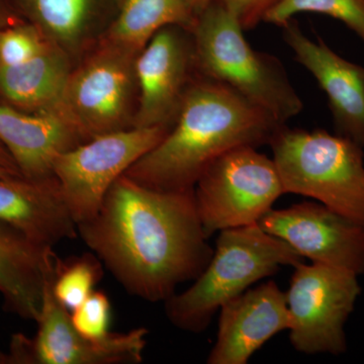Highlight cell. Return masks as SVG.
Segmentation results:
<instances>
[{
	"instance_id": "1",
	"label": "cell",
	"mask_w": 364,
	"mask_h": 364,
	"mask_svg": "<svg viewBox=\"0 0 364 364\" xmlns=\"http://www.w3.org/2000/svg\"><path fill=\"white\" fill-rule=\"evenodd\" d=\"M193 189L157 191L124 174L97 215L77 225L78 236L129 294L164 303L195 282L214 254Z\"/></svg>"
},
{
	"instance_id": "2",
	"label": "cell",
	"mask_w": 364,
	"mask_h": 364,
	"mask_svg": "<svg viewBox=\"0 0 364 364\" xmlns=\"http://www.w3.org/2000/svg\"><path fill=\"white\" fill-rule=\"evenodd\" d=\"M284 124L229 86L205 77L189 87L166 136L124 176L157 191H191L218 158L269 145Z\"/></svg>"
},
{
	"instance_id": "3",
	"label": "cell",
	"mask_w": 364,
	"mask_h": 364,
	"mask_svg": "<svg viewBox=\"0 0 364 364\" xmlns=\"http://www.w3.org/2000/svg\"><path fill=\"white\" fill-rule=\"evenodd\" d=\"M214 254L193 286L164 301L169 322L191 333L205 331L225 304L282 267L305 258L258 224L223 230Z\"/></svg>"
},
{
	"instance_id": "4",
	"label": "cell",
	"mask_w": 364,
	"mask_h": 364,
	"mask_svg": "<svg viewBox=\"0 0 364 364\" xmlns=\"http://www.w3.org/2000/svg\"><path fill=\"white\" fill-rule=\"evenodd\" d=\"M244 28L220 0H214L193 26L195 59L205 77L229 86L286 124L304 105L277 58L254 50Z\"/></svg>"
},
{
	"instance_id": "5",
	"label": "cell",
	"mask_w": 364,
	"mask_h": 364,
	"mask_svg": "<svg viewBox=\"0 0 364 364\" xmlns=\"http://www.w3.org/2000/svg\"><path fill=\"white\" fill-rule=\"evenodd\" d=\"M269 146L286 193L314 198L364 224L363 147L338 134L286 124Z\"/></svg>"
},
{
	"instance_id": "6",
	"label": "cell",
	"mask_w": 364,
	"mask_h": 364,
	"mask_svg": "<svg viewBox=\"0 0 364 364\" xmlns=\"http://www.w3.org/2000/svg\"><path fill=\"white\" fill-rule=\"evenodd\" d=\"M193 191L208 239L223 230L257 224L286 193L273 159L253 147L238 148L218 158Z\"/></svg>"
},
{
	"instance_id": "7",
	"label": "cell",
	"mask_w": 364,
	"mask_h": 364,
	"mask_svg": "<svg viewBox=\"0 0 364 364\" xmlns=\"http://www.w3.org/2000/svg\"><path fill=\"white\" fill-rule=\"evenodd\" d=\"M165 127H135L102 134L60 153L53 174L76 224L97 215L109 188L166 136Z\"/></svg>"
},
{
	"instance_id": "8",
	"label": "cell",
	"mask_w": 364,
	"mask_h": 364,
	"mask_svg": "<svg viewBox=\"0 0 364 364\" xmlns=\"http://www.w3.org/2000/svg\"><path fill=\"white\" fill-rule=\"evenodd\" d=\"M294 268L286 293L291 346L309 355L344 353L345 322L360 294L358 275L318 262Z\"/></svg>"
},
{
	"instance_id": "9",
	"label": "cell",
	"mask_w": 364,
	"mask_h": 364,
	"mask_svg": "<svg viewBox=\"0 0 364 364\" xmlns=\"http://www.w3.org/2000/svg\"><path fill=\"white\" fill-rule=\"evenodd\" d=\"M56 275V274H55ZM54 277L48 280L33 338L16 335L9 363L138 364L143 361L148 330L140 327L112 333L102 338L85 336L72 324L71 315L53 293Z\"/></svg>"
},
{
	"instance_id": "10",
	"label": "cell",
	"mask_w": 364,
	"mask_h": 364,
	"mask_svg": "<svg viewBox=\"0 0 364 364\" xmlns=\"http://www.w3.org/2000/svg\"><path fill=\"white\" fill-rule=\"evenodd\" d=\"M304 258L364 273V224L321 203L303 202L270 210L257 223Z\"/></svg>"
},
{
	"instance_id": "11",
	"label": "cell",
	"mask_w": 364,
	"mask_h": 364,
	"mask_svg": "<svg viewBox=\"0 0 364 364\" xmlns=\"http://www.w3.org/2000/svg\"><path fill=\"white\" fill-rule=\"evenodd\" d=\"M131 71L121 52H105L69 76L60 109L81 136L121 130Z\"/></svg>"
},
{
	"instance_id": "12",
	"label": "cell",
	"mask_w": 364,
	"mask_h": 364,
	"mask_svg": "<svg viewBox=\"0 0 364 364\" xmlns=\"http://www.w3.org/2000/svg\"><path fill=\"white\" fill-rule=\"evenodd\" d=\"M291 327L286 293L273 280L248 289L220 309L208 364H246L256 351Z\"/></svg>"
},
{
	"instance_id": "13",
	"label": "cell",
	"mask_w": 364,
	"mask_h": 364,
	"mask_svg": "<svg viewBox=\"0 0 364 364\" xmlns=\"http://www.w3.org/2000/svg\"><path fill=\"white\" fill-rule=\"evenodd\" d=\"M282 28L294 58L327 95L336 134L364 147V67L342 58L320 38L306 37L293 20Z\"/></svg>"
},
{
	"instance_id": "14",
	"label": "cell",
	"mask_w": 364,
	"mask_h": 364,
	"mask_svg": "<svg viewBox=\"0 0 364 364\" xmlns=\"http://www.w3.org/2000/svg\"><path fill=\"white\" fill-rule=\"evenodd\" d=\"M176 26L159 31L136 61L141 97L135 127L168 128L191 87L186 88L191 50Z\"/></svg>"
},
{
	"instance_id": "15",
	"label": "cell",
	"mask_w": 364,
	"mask_h": 364,
	"mask_svg": "<svg viewBox=\"0 0 364 364\" xmlns=\"http://www.w3.org/2000/svg\"><path fill=\"white\" fill-rule=\"evenodd\" d=\"M0 221L36 243L53 248L78 237L77 224L55 176L43 181L0 178Z\"/></svg>"
},
{
	"instance_id": "16",
	"label": "cell",
	"mask_w": 364,
	"mask_h": 364,
	"mask_svg": "<svg viewBox=\"0 0 364 364\" xmlns=\"http://www.w3.org/2000/svg\"><path fill=\"white\" fill-rule=\"evenodd\" d=\"M59 260L53 247L36 243L0 221V294L6 311L36 322Z\"/></svg>"
},
{
	"instance_id": "17",
	"label": "cell",
	"mask_w": 364,
	"mask_h": 364,
	"mask_svg": "<svg viewBox=\"0 0 364 364\" xmlns=\"http://www.w3.org/2000/svg\"><path fill=\"white\" fill-rule=\"evenodd\" d=\"M79 136L58 112L28 116L0 105V142L26 179L43 181L54 176L55 158L79 145Z\"/></svg>"
},
{
	"instance_id": "18",
	"label": "cell",
	"mask_w": 364,
	"mask_h": 364,
	"mask_svg": "<svg viewBox=\"0 0 364 364\" xmlns=\"http://www.w3.org/2000/svg\"><path fill=\"white\" fill-rule=\"evenodd\" d=\"M69 76L64 60L46 49L25 63L0 66V88L14 104L60 109Z\"/></svg>"
},
{
	"instance_id": "19",
	"label": "cell",
	"mask_w": 364,
	"mask_h": 364,
	"mask_svg": "<svg viewBox=\"0 0 364 364\" xmlns=\"http://www.w3.org/2000/svg\"><path fill=\"white\" fill-rule=\"evenodd\" d=\"M196 16L193 0H124L112 39L127 51L143 49L162 28L195 26Z\"/></svg>"
},
{
	"instance_id": "20",
	"label": "cell",
	"mask_w": 364,
	"mask_h": 364,
	"mask_svg": "<svg viewBox=\"0 0 364 364\" xmlns=\"http://www.w3.org/2000/svg\"><path fill=\"white\" fill-rule=\"evenodd\" d=\"M104 277V264L95 253L62 260L53 282V293L69 311L85 301Z\"/></svg>"
},
{
	"instance_id": "21",
	"label": "cell",
	"mask_w": 364,
	"mask_h": 364,
	"mask_svg": "<svg viewBox=\"0 0 364 364\" xmlns=\"http://www.w3.org/2000/svg\"><path fill=\"white\" fill-rule=\"evenodd\" d=\"M301 13L322 14L341 21L364 42V0H279L263 21L282 28Z\"/></svg>"
},
{
	"instance_id": "22",
	"label": "cell",
	"mask_w": 364,
	"mask_h": 364,
	"mask_svg": "<svg viewBox=\"0 0 364 364\" xmlns=\"http://www.w3.org/2000/svg\"><path fill=\"white\" fill-rule=\"evenodd\" d=\"M91 0H31L41 23L55 37L71 41L82 31Z\"/></svg>"
},
{
	"instance_id": "23",
	"label": "cell",
	"mask_w": 364,
	"mask_h": 364,
	"mask_svg": "<svg viewBox=\"0 0 364 364\" xmlns=\"http://www.w3.org/2000/svg\"><path fill=\"white\" fill-rule=\"evenodd\" d=\"M111 301L104 291H93L85 301L70 313L72 324L81 334L102 338L109 334Z\"/></svg>"
},
{
	"instance_id": "24",
	"label": "cell",
	"mask_w": 364,
	"mask_h": 364,
	"mask_svg": "<svg viewBox=\"0 0 364 364\" xmlns=\"http://www.w3.org/2000/svg\"><path fill=\"white\" fill-rule=\"evenodd\" d=\"M46 50L38 36L26 28H11L0 35V66L25 63Z\"/></svg>"
},
{
	"instance_id": "25",
	"label": "cell",
	"mask_w": 364,
	"mask_h": 364,
	"mask_svg": "<svg viewBox=\"0 0 364 364\" xmlns=\"http://www.w3.org/2000/svg\"><path fill=\"white\" fill-rule=\"evenodd\" d=\"M236 16L244 30L255 28L279 0H220Z\"/></svg>"
},
{
	"instance_id": "26",
	"label": "cell",
	"mask_w": 364,
	"mask_h": 364,
	"mask_svg": "<svg viewBox=\"0 0 364 364\" xmlns=\"http://www.w3.org/2000/svg\"><path fill=\"white\" fill-rule=\"evenodd\" d=\"M0 166L9 169V171L13 172V173L16 174V176H23L18 166H16L14 158L11 157V155L9 154V151L2 145L1 142H0Z\"/></svg>"
},
{
	"instance_id": "27",
	"label": "cell",
	"mask_w": 364,
	"mask_h": 364,
	"mask_svg": "<svg viewBox=\"0 0 364 364\" xmlns=\"http://www.w3.org/2000/svg\"><path fill=\"white\" fill-rule=\"evenodd\" d=\"M214 0H193L195 4L196 11H198V16L205 11L208 6H210Z\"/></svg>"
},
{
	"instance_id": "28",
	"label": "cell",
	"mask_w": 364,
	"mask_h": 364,
	"mask_svg": "<svg viewBox=\"0 0 364 364\" xmlns=\"http://www.w3.org/2000/svg\"><path fill=\"white\" fill-rule=\"evenodd\" d=\"M9 177H23L16 176L13 172L9 171V169L4 168V167L0 166V178H9Z\"/></svg>"
},
{
	"instance_id": "29",
	"label": "cell",
	"mask_w": 364,
	"mask_h": 364,
	"mask_svg": "<svg viewBox=\"0 0 364 364\" xmlns=\"http://www.w3.org/2000/svg\"><path fill=\"white\" fill-rule=\"evenodd\" d=\"M9 363V358L6 354L1 353L0 352V364Z\"/></svg>"
}]
</instances>
